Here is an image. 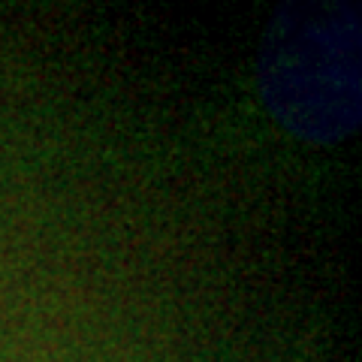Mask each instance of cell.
Instances as JSON below:
<instances>
[{
  "label": "cell",
  "mask_w": 362,
  "mask_h": 362,
  "mask_svg": "<svg viewBox=\"0 0 362 362\" xmlns=\"http://www.w3.org/2000/svg\"><path fill=\"white\" fill-rule=\"evenodd\" d=\"M263 97L302 139L335 142L359 121V21L347 9L275 18L259 61Z\"/></svg>",
  "instance_id": "cell-1"
}]
</instances>
